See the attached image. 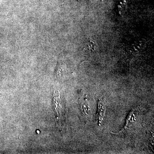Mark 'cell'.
Here are the masks:
<instances>
[{
    "label": "cell",
    "instance_id": "cell-2",
    "mask_svg": "<svg viewBox=\"0 0 154 154\" xmlns=\"http://www.w3.org/2000/svg\"><path fill=\"white\" fill-rule=\"evenodd\" d=\"M106 113V100L104 98H100L98 103V109L96 114V119L99 126L102 125Z\"/></svg>",
    "mask_w": 154,
    "mask_h": 154
},
{
    "label": "cell",
    "instance_id": "cell-3",
    "mask_svg": "<svg viewBox=\"0 0 154 154\" xmlns=\"http://www.w3.org/2000/svg\"><path fill=\"white\" fill-rule=\"evenodd\" d=\"M138 111H139V107H135L132 109L130 112L129 115L127 118L126 122H125L124 127L119 132L117 133H114V134H120L122 133L125 132V131L128 129L132 125V123L134 122L136 120L137 116L138 113Z\"/></svg>",
    "mask_w": 154,
    "mask_h": 154
},
{
    "label": "cell",
    "instance_id": "cell-4",
    "mask_svg": "<svg viewBox=\"0 0 154 154\" xmlns=\"http://www.w3.org/2000/svg\"><path fill=\"white\" fill-rule=\"evenodd\" d=\"M79 103L81 114L86 124H87L89 122V116L91 110L90 106L88 104V99L85 97L83 96L80 99Z\"/></svg>",
    "mask_w": 154,
    "mask_h": 154
},
{
    "label": "cell",
    "instance_id": "cell-1",
    "mask_svg": "<svg viewBox=\"0 0 154 154\" xmlns=\"http://www.w3.org/2000/svg\"><path fill=\"white\" fill-rule=\"evenodd\" d=\"M53 104L55 112L56 117L58 121L59 124L61 125L62 120L63 119V108L62 103L61 100L60 95V93L54 91Z\"/></svg>",
    "mask_w": 154,
    "mask_h": 154
}]
</instances>
